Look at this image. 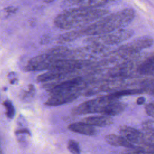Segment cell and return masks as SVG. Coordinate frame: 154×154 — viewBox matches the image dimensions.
I'll return each instance as SVG.
<instances>
[{"label":"cell","instance_id":"obj_1","mask_svg":"<svg viewBox=\"0 0 154 154\" xmlns=\"http://www.w3.org/2000/svg\"><path fill=\"white\" fill-rule=\"evenodd\" d=\"M135 11L125 8L106 15L84 27L66 32L58 37L60 43L69 42L83 36H97L122 29L134 19Z\"/></svg>","mask_w":154,"mask_h":154},{"label":"cell","instance_id":"obj_2","mask_svg":"<svg viewBox=\"0 0 154 154\" xmlns=\"http://www.w3.org/2000/svg\"><path fill=\"white\" fill-rule=\"evenodd\" d=\"M108 10L104 8H89L82 7L67 9L54 19L56 27L70 30L84 27L106 16Z\"/></svg>","mask_w":154,"mask_h":154},{"label":"cell","instance_id":"obj_3","mask_svg":"<svg viewBox=\"0 0 154 154\" xmlns=\"http://www.w3.org/2000/svg\"><path fill=\"white\" fill-rule=\"evenodd\" d=\"M71 51L67 48L58 46L46 52L31 58L25 66L26 71H38L49 70L52 64L57 60L69 58Z\"/></svg>","mask_w":154,"mask_h":154},{"label":"cell","instance_id":"obj_4","mask_svg":"<svg viewBox=\"0 0 154 154\" xmlns=\"http://www.w3.org/2000/svg\"><path fill=\"white\" fill-rule=\"evenodd\" d=\"M153 43V40L151 37H141L120 46L112 53V55L122 61L129 60L141 51L150 47Z\"/></svg>","mask_w":154,"mask_h":154},{"label":"cell","instance_id":"obj_5","mask_svg":"<svg viewBox=\"0 0 154 154\" xmlns=\"http://www.w3.org/2000/svg\"><path fill=\"white\" fill-rule=\"evenodd\" d=\"M134 34L132 30L120 29L105 34L88 37L85 41L88 45L105 47V46L117 45L129 39Z\"/></svg>","mask_w":154,"mask_h":154},{"label":"cell","instance_id":"obj_6","mask_svg":"<svg viewBox=\"0 0 154 154\" xmlns=\"http://www.w3.org/2000/svg\"><path fill=\"white\" fill-rule=\"evenodd\" d=\"M111 94L99 96L96 98L84 102L74 107L72 112L75 115H82L92 113L102 114L106 105L111 101L116 100Z\"/></svg>","mask_w":154,"mask_h":154},{"label":"cell","instance_id":"obj_7","mask_svg":"<svg viewBox=\"0 0 154 154\" xmlns=\"http://www.w3.org/2000/svg\"><path fill=\"white\" fill-rule=\"evenodd\" d=\"M82 93V91L75 90L51 95L45 105L49 106H56L71 102L77 99Z\"/></svg>","mask_w":154,"mask_h":154},{"label":"cell","instance_id":"obj_8","mask_svg":"<svg viewBox=\"0 0 154 154\" xmlns=\"http://www.w3.org/2000/svg\"><path fill=\"white\" fill-rule=\"evenodd\" d=\"M121 135L133 144L143 146L145 142V135L142 132L130 126H122L119 128Z\"/></svg>","mask_w":154,"mask_h":154},{"label":"cell","instance_id":"obj_9","mask_svg":"<svg viewBox=\"0 0 154 154\" xmlns=\"http://www.w3.org/2000/svg\"><path fill=\"white\" fill-rule=\"evenodd\" d=\"M81 120L82 122L91 126L99 127H105L113 123V119L112 117L105 115L87 117L83 118Z\"/></svg>","mask_w":154,"mask_h":154},{"label":"cell","instance_id":"obj_10","mask_svg":"<svg viewBox=\"0 0 154 154\" xmlns=\"http://www.w3.org/2000/svg\"><path fill=\"white\" fill-rule=\"evenodd\" d=\"M68 128L72 132L85 135L92 136L97 133V131L94 126L82 122L71 123L69 125Z\"/></svg>","mask_w":154,"mask_h":154},{"label":"cell","instance_id":"obj_11","mask_svg":"<svg viewBox=\"0 0 154 154\" xmlns=\"http://www.w3.org/2000/svg\"><path fill=\"white\" fill-rule=\"evenodd\" d=\"M105 140L109 144L116 147H124L129 149H134L137 147L128 141L122 135L109 134L105 137Z\"/></svg>","mask_w":154,"mask_h":154},{"label":"cell","instance_id":"obj_12","mask_svg":"<svg viewBox=\"0 0 154 154\" xmlns=\"http://www.w3.org/2000/svg\"><path fill=\"white\" fill-rule=\"evenodd\" d=\"M125 108L126 105L124 103L118 100H113L106 105L102 114L108 116H117L122 113L125 110Z\"/></svg>","mask_w":154,"mask_h":154},{"label":"cell","instance_id":"obj_13","mask_svg":"<svg viewBox=\"0 0 154 154\" xmlns=\"http://www.w3.org/2000/svg\"><path fill=\"white\" fill-rule=\"evenodd\" d=\"M137 71L140 75H154V55L149 57L140 64L137 68Z\"/></svg>","mask_w":154,"mask_h":154},{"label":"cell","instance_id":"obj_14","mask_svg":"<svg viewBox=\"0 0 154 154\" xmlns=\"http://www.w3.org/2000/svg\"><path fill=\"white\" fill-rule=\"evenodd\" d=\"M114 1L116 0H83L78 4V6L89 8H100V7Z\"/></svg>","mask_w":154,"mask_h":154},{"label":"cell","instance_id":"obj_15","mask_svg":"<svg viewBox=\"0 0 154 154\" xmlns=\"http://www.w3.org/2000/svg\"><path fill=\"white\" fill-rule=\"evenodd\" d=\"M143 92V90L142 89L131 88V89H124V90H118L110 94L114 98L118 100L119 98L122 96L139 94H141Z\"/></svg>","mask_w":154,"mask_h":154},{"label":"cell","instance_id":"obj_16","mask_svg":"<svg viewBox=\"0 0 154 154\" xmlns=\"http://www.w3.org/2000/svg\"><path fill=\"white\" fill-rule=\"evenodd\" d=\"M3 105L5 109V114L9 119H13L15 114V109L12 102L9 100H5L3 102Z\"/></svg>","mask_w":154,"mask_h":154},{"label":"cell","instance_id":"obj_17","mask_svg":"<svg viewBox=\"0 0 154 154\" xmlns=\"http://www.w3.org/2000/svg\"><path fill=\"white\" fill-rule=\"evenodd\" d=\"M67 148L72 154H81V150L78 143L74 140H70L68 142Z\"/></svg>","mask_w":154,"mask_h":154},{"label":"cell","instance_id":"obj_18","mask_svg":"<svg viewBox=\"0 0 154 154\" xmlns=\"http://www.w3.org/2000/svg\"><path fill=\"white\" fill-rule=\"evenodd\" d=\"M35 93V87L32 84H29L27 86V88L23 91V98H29L32 97Z\"/></svg>","mask_w":154,"mask_h":154},{"label":"cell","instance_id":"obj_19","mask_svg":"<svg viewBox=\"0 0 154 154\" xmlns=\"http://www.w3.org/2000/svg\"><path fill=\"white\" fill-rule=\"evenodd\" d=\"M146 113L153 117H154V101L149 103L146 106Z\"/></svg>","mask_w":154,"mask_h":154},{"label":"cell","instance_id":"obj_20","mask_svg":"<svg viewBox=\"0 0 154 154\" xmlns=\"http://www.w3.org/2000/svg\"><path fill=\"white\" fill-rule=\"evenodd\" d=\"M17 10V8L16 7H8L5 8H4V10L6 11V13H8V14H11V13H14L16 10Z\"/></svg>","mask_w":154,"mask_h":154},{"label":"cell","instance_id":"obj_21","mask_svg":"<svg viewBox=\"0 0 154 154\" xmlns=\"http://www.w3.org/2000/svg\"><path fill=\"white\" fill-rule=\"evenodd\" d=\"M83 0H66V2L68 4H70V5H78Z\"/></svg>","mask_w":154,"mask_h":154},{"label":"cell","instance_id":"obj_22","mask_svg":"<svg viewBox=\"0 0 154 154\" xmlns=\"http://www.w3.org/2000/svg\"><path fill=\"white\" fill-rule=\"evenodd\" d=\"M146 102V99L145 97H143V96H141V97H138V99H137V104L138 105H141L143 104H144Z\"/></svg>","mask_w":154,"mask_h":154},{"label":"cell","instance_id":"obj_23","mask_svg":"<svg viewBox=\"0 0 154 154\" xmlns=\"http://www.w3.org/2000/svg\"><path fill=\"white\" fill-rule=\"evenodd\" d=\"M45 2H47V3H49V2H53L55 0H43Z\"/></svg>","mask_w":154,"mask_h":154}]
</instances>
